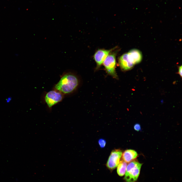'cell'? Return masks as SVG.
<instances>
[{"instance_id": "cell-9", "label": "cell", "mask_w": 182, "mask_h": 182, "mask_svg": "<svg viewBox=\"0 0 182 182\" xmlns=\"http://www.w3.org/2000/svg\"><path fill=\"white\" fill-rule=\"evenodd\" d=\"M138 154L135 150L128 149L125 150L122 154V158L126 163H129L135 159L137 156Z\"/></svg>"}, {"instance_id": "cell-5", "label": "cell", "mask_w": 182, "mask_h": 182, "mask_svg": "<svg viewBox=\"0 0 182 182\" xmlns=\"http://www.w3.org/2000/svg\"><path fill=\"white\" fill-rule=\"evenodd\" d=\"M122 153L121 151L119 149H115L112 150L106 163L107 167L110 169L113 170L118 166Z\"/></svg>"}, {"instance_id": "cell-10", "label": "cell", "mask_w": 182, "mask_h": 182, "mask_svg": "<svg viewBox=\"0 0 182 182\" xmlns=\"http://www.w3.org/2000/svg\"><path fill=\"white\" fill-rule=\"evenodd\" d=\"M127 163L123 160H121L120 161L117 168V172L118 174L120 176L124 175L125 173Z\"/></svg>"}, {"instance_id": "cell-7", "label": "cell", "mask_w": 182, "mask_h": 182, "mask_svg": "<svg viewBox=\"0 0 182 182\" xmlns=\"http://www.w3.org/2000/svg\"><path fill=\"white\" fill-rule=\"evenodd\" d=\"M128 58L134 65L140 63L142 59L141 52L138 49H132L127 53Z\"/></svg>"}, {"instance_id": "cell-8", "label": "cell", "mask_w": 182, "mask_h": 182, "mask_svg": "<svg viewBox=\"0 0 182 182\" xmlns=\"http://www.w3.org/2000/svg\"><path fill=\"white\" fill-rule=\"evenodd\" d=\"M118 62L120 68L123 71L130 70L134 65L129 59L127 53L124 54L119 57Z\"/></svg>"}, {"instance_id": "cell-12", "label": "cell", "mask_w": 182, "mask_h": 182, "mask_svg": "<svg viewBox=\"0 0 182 182\" xmlns=\"http://www.w3.org/2000/svg\"><path fill=\"white\" fill-rule=\"evenodd\" d=\"M134 129L136 131H139L141 129V127L140 125L139 124H136L134 126Z\"/></svg>"}, {"instance_id": "cell-11", "label": "cell", "mask_w": 182, "mask_h": 182, "mask_svg": "<svg viewBox=\"0 0 182 182\" xmlns=\"http://www.w3.org/2000/svg\"><path fill=\"white\" fill-rule=\"evenodd\" d=\"M98 142L101 147L103 148L105 146L106 142L105 140L103 139H101L99 140Z\"/></svg>"}, {"instance_id": "cell-4", "label": "cell", "mask_w": 182, "mask_h": 182, "mask_svg": "<svg viewBox=\"0 0 182 182\" xmlns=\"http://www.w3.org/2000/svg\"><path fill=\"white\" fill-rule=\"evenodd\" d=\"M64 95L54 89L46 94L44 97L45 101L48 107L51 109L53 106L62 100Z\"/></svg>"}, {"instance_id": "cell-13", "label": "cell", "mask_w": 182, "mask_h": 182, "mask_svg": "<svg viewBox=\"0 0 182 182\" xmlns=\"http://www.w3.org/2000/svg\"><path fill=\"white\" fill-rule=\"evenodd\" d=\"M182 66L181 65L180 66H179L178 67V74H179V75H180L181 77H182Z\"/></svg>"}, {"instance_id": "cell-14", "label": "cell", "mask_w": 182, "mask_h": 182, "mask_svg": "<svg viewBox=\"0 0 182 182\" xmlns=\"http://www.w3.org/2000/svg\"><path fill=\"white\" fill-rule=\"evenodd\" d=\"M12 100V98L11 97H8L6 99V102L7 103H9Z\"/></svg>"}, {"instance_id": "cell-3", "label": "cell", "mask_w": 182, "mask_h": 182, "mask_svg": "<svg viewBox=\"0 0 182 182\" xmlns=\"http://www.w3.org/2000/svg\"><path fill=\"white\" fill-rule=\"evenodd\" d=\"M117 53L116 51L112 53L111 52L103 62V65L107 73L117 79L118 78L115 69Z\"/></svg>"}, {"instance_id": "cell-6", "label": "cell", "mask_w": 182, "mask_h": 182, "mask_svg": "<svg viewBox=\"0 0 182 182\" xmlns=\"http://www.w3.org/2000/svg\"><path fill=\"white\" fill-rule=\"evenodd\" d=\"M116 48L115 47L110 50L99 49L96 51L93 57L97 64L96 70L100 67L109 53Z\"/></svg>"}, {"instance_id": "cell-1", "label": "cell", "mask_w": 182, "mask_h": 182, "mask_svg": "<svg viewBox=\"0 0 182 182\" xmlns=\"http://www.w3.org/2000/svg\"><path fill=\"white\" fill-rule=\"evenodd\" d=\"M79 83V79L76 75L70 72L66 73L62 76L54 88L63 95L69 94L77 89Z\"/></svg>"}, {"instance_id": "cell-2", "label": "cell", "mask_w": 182, "mask_h": 182, "mask_svg": "<svg viewBox=\"0 0 182 182\" xmlns=\"http://www.w3.org/2000/svg\"><path fill=\"white\" fill-rule=\"evenodd\" d=\"M142 164L136 161H132L127 166L124 179L126 182H134L140 174Z\"/></svg>"}]
</instances>
